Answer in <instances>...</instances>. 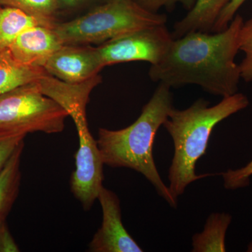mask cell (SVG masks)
Returning a JSON list of instances; mask_svg holds the SVG:
<instances>
[{
    "instance_id": "cell-1",
    "label": "cell",
    "mask_w": 252,
    "mask_h": 252,
    "mask_svg": "<svg viewBox=\"0 0 252 252\" xmlns=\"http://www.w3.org/2000/svg\"><path fill=\"white\" fill-rule=\"evenodd\" d=\"M243 23L236 14L224 31L191 32L173 39L161 61L151 66L149 77L170 88L195 84L222 97L237 94L241 76L235 59Z\"/></svg>"
},
{
    "instance_id": "cell-2",
    "label": "cell",
    "mask_w": 252,
    "mask_h": 252,
    "mask_svg": "<svg viewBox=\"0 0 252 252\" xmlns=\"http://www.w3.org/2000/svg\"><path fill=\"white\" fill-rule=\"evenodd\" d=\"M170 89L159 83L133 124L118 130L99 128L97 143L104 165L126 167L142 174L168 205L177 208V199L162 181L153 154L156 135L174 107Z\"/></svg>"
},
{
    "instance_id": "cell-3",
    "label": "cell",
    "mask_w": 252,
    "mask_h": 252,
    "mask_svg": "<svg viewBox=\"0 0 252 252\" xmlns=\"http://www.w3.org/2000/svg\"><path fill=\"white\" fill-rule=\"evenodd\" d=\"M249 104L248 96L238 92L223 97L212 107L208 101L200 98L188 108L171 109L162 126L173 142L168 187L175 198L183 195L187 187L195 181L217 175H197V162L205 155L215 127L227 118L246 109Z\"/></svg>"
},
{
    "instance_id": "cell-4",
    "label": "cell",
    "mask_w": 252,
    "mask_h": 252,
    "mask_svg": "<svg viewBox=\"0 0 252 252\" xmlns=\"http://www.w3.org/2000/svg\"><path fill=\"white\" fill-rule=\"evenodd\" d=\"M101 79L98 74L84 82L69 84L47 75L39 81L43 94L60 104L77 127L79 148L75 155V170L71 177V190L84 210H90L97 200L104 178V162L97 140L89 130L86 112L91 91Z\"/></svg>"
},
{
    "instance_id": "cell-5",
    "label": "cell",
    "mask_w": 252,
    "mask_h": 252,
    "mask_svg": "<svg viewBox=\"0 0 252 252\" xmlns=\"http://www.w3.org/2000/svg\"><path fill=\"white\" fill-rule=\"evenodd\" d=\"M166 15L152 13L135 0H107L67 22L55 24L63 45L103 44L132 32L166 24Z\"/></svg>"
},
{
    "instance_id": "cell-6",
    "label": "cell",
    "mask_w": 252,
    "mask_h": 252,
    "mask_svg": "<svg viewBox=\"0 0 252 252\" xmlns=\"http://www.w3.org/2000/svg\"><path fill=\"white\" fill-rule=\"evenodd\" d=\"M67 117L60 104L43 94L38 81L0 94V133H59Z\"/></svg>"
},
{
    "instance_id": "cell-7",
    "label": "cell",
    "mask_w": 252,
    "mask_h": 252,
    "mask_svg": "<svg viewBox=\"0 0 252 252\" xmlns=\"http://www.w3.org/2000/svg\"><path fill=\"white\" fill-rule=\"evenodd\" d=\"M165 25L132 32L106 41L97 47L104 67L119 63L161 61L173 41Z\"/></svg>"
},
{
    "instance_id": "cell-8",
    "label": "cell",
    "mask_w": 252,
    "mask_h": 252,
    "mask_svg": "<svg viewBox=\"0 0 252 252\" xmlns=\"http://www.w3.org/2000/svg\"><path fill=\"white\" fill-rule=\"evenodd\" d=\"M97 200L102 210V223L89 244L91 252H142L143 250L123 224L120 200L102 186Z\"/></svg>"
},
{
    "instance_id": "cell-9",
    "label": "cell",
    "mask_w": 252,
    "mask_h": 252,
    "mask_svg": "<svg viewBox=\"0 0 252 252\" xmlns=\"http://www.w3.org/2000/svg\"><path fill=\"white\" fill-rule=\"evenodd\" d=\"M104 67L97 48L63 45L48 60V74L69 84H77L98 75Z\"/></svg>"
},
{
    "instance_id": "cell-10",
    "label": "cell",
    "mask_w": 252,
    "mask_h": 252,
    "mask_svg": "<svg viewBox=\"0 0 252 252\" xmlns=\"http://www.w3.org/2000/svg\"><path fill=\"white\" fill-rule=\"evenodd\" d=\"M62 46L54 28L37 25L23 32L7 49L18 63L44 68L48 60Z\"/></svg>"
},
{
    "instance_id": "cell-11",
    "label": "cell",
    "mask_w": 252,
    "mask_h": 252,
    "mask_svg": "<svg viewBox=\"0 0 252 252\" xmlns=\"http://www.w3.org/2000/svg\"><path fill=\"white\" fill-rule=\"evenodd\" d=\"M230 0H196L195 5L181 21L174 25L172 32L174 39L191 32H211L222 10Z\"/></svg>"
},
{
    "instance_id": "cell-12",
    "label": "cell",
    "mask_w": 252,
    "mask_h": 252,
    "mask_svg": "<svg viewBox=\"0 0 252 252\" xmlns=\"http://www.w3.org/2000/svg\"><path fill=\"white\" fill-rule=\"evenodd\" d=\"M46 74L44 68L25 65L16 61L7 49L0 50V94L38 81Z\"/></svg>"
},
{
    "instance_id": "cell-13",
    "label": "cell",
    "mask_w": 252,
    "mask_h": 252,
    "mask_svg": "<svg viewBox=\"0 0 252 252\" xmlns=\"http://www.w3.org/2000/svg\"><path fill=\"white\" fill-rule=\"evenodd\" d=\"M24 148L22 142L0 172V226L6 223V219L19 192L21 181V160Z\"/></svg>"
},
{
    "instance_id": "cell-14",
    "label": "cell",
    "mask_w": 252,
    "mask_h": 252,
    "mask_svg": "<svg viewBox=\"0 0 252 252\" xmlns=\"http://www.w3.org/2000/svg\"><path fill=\"white\" fill-rule=\"evenodd\" d=\"M230 214L212 213L208 217L203 231L192 238V252H226L225 235L232 222Z\"/></svg>"
},
{
    "instance_id": "cell-15",
    "label": "cell",
    "mask_w": 252,
    "mask_h": 252,
    "mask_svg": "<svg viewBox=\"0 0 252 252\" xmlns=\"http://www.w3.org/2000/svg\"><path fill=\"white\" fill-rule=\"evenodd\" d=\"M43 25L37 18L11 6L0 7V50L6 49L23 32ZM44 26V25H43Z\"/></svg>"
},
{
    "instance_id": "cell-16",
    "label": "cell",
    "mask_w": 252,
    "mask_h": 252,
    "mask_svg": "<svg viewBox=\"0 0 252 252\" xmlns=\"http://www.w3.org/2000/svg\"><path fill=\"white\" fill-rule=\"evenodd\" d=\"M2 6L17 8L37 18L43 25L54 28L58 10L56 0H0Z\"/></svg>"
},
{
    "instance_id": "cell-17",
    "label": "cell",
    "mask_w": 252,
    "mask_h": 252,
    "mask_svg": "<svg viewBox=\"0 0 252 252\" xmlns=\"http://www.w3.org/2000/svg\"><path fill=\"white\" fill-rule=\"evenodd\" d=\"M239 49L245 58L239 64L240 76L245 82L252 81V18L244 22L239 34Z\"/></svg>"
},
{
    "instance_id": "cell-18",
    "label": "cell",
    "mask_w": 252,
    "mask_h": 252,
    "mask_svg": "<svg viewBox=\"0 0 252 252\" xmlns=\"http://www.w3.org/2000/svg\"><path fill=\"white\" fill-rule=\"evenodd\" d=\"M223 179V187L227 190H238L249 187L252 176V160L240 168L229 169L219 173Z\"/></svg>"
},
{
    "instance_id": "cell-19",
    "label": "cell",
    "mask_w": 252,
    "mask_h": 252,
    "mask_svg": "<svg viewBox=\"0 0 252 252\" xmlns=\"http://www.w3.org/2000/svg\"><path fill=\"white\" fill-rule=\"evenodd\" d=\"M26 137L25 135L0 133V172Z\"/></svg>"
},
{
    "instance_id": "cell-20",
    "label": "cell",
    "mask_w": 252,
    "mask_h": 252,
    "mask_svg": "<svg viewBox=\"0 0 252 252\" xmlns=\"http://www.w3.org/2000/svg\"><path fill=\"white\" fill-rule=\"evenodd\" d=\"M141 7L149 12L158 13L162 7L170 11L175 8L177 3H181L184 8L190 11L193 7L196 0H135Z\"/></svg>"
},
{
    "instance_id": "cell-21",
    "label": "cell",
    "mask_w": 252,
    "mask_h": 252,
    "mask_svg": "<svg viewBox=\"0 0 252 252\" xmlns=\"http://www.w3.org/2000/svg\"><path fill=\"white\" fill-rule=\"evenodd\" d=\"M245 1L246 0H230L228 4L222 10L220 16L217 18L211 32H219L226 29L237 14V11Z\"/></svg>"
},
{
    "instance_id": "cell-22",
    "label": "cell",
    "mask_w": 252,
    "mask_h": 252,
    "mask_svg": "<svg viewBox=\"0 0 252 252\" xmlns=\"http://www.w3.org/2000/svg\"><path fill=\"white\" fill-rule=\"evenodd\" d=\"M19 252L6 223L0 226V252Z\"/></svg>"
},
{
    "instance_id": "cell-23",
    "label": "cell",
    "mask_w": 252,
    "mask_h": 252,
    "mask_svg": "<svg viewBox=\"0 0 252 252\" xmlns=\"http://www.w3.org/2000/svg\"><path fill=\"white\" fill-rule=\"evenodd\" d=\"M84 0H56L57 2L58 9L59 8H71L77 6Z\"/></svg>"
},
{
    "instance_id": "cell-24",
    "label": "cell",
    "mask_w": 252,
    "mask_h": 252,
    "mask_svg": "<svg viewBox=\"0 0 252 252\" xmlns=\"http://www.w3.org/2000/svg\"><path fill=\"white\" fill-rule=\"evenodd\" d=\"M247 252H252V240L249 243L248 248H247Z\"/></svg>"
},
{
    "instance_id": "cell-25",
    "label": "cell",
    "mask_w": 252,
    "mask_h": 252,
    "mask_svg": "<svg viewBox=\"0 0 252 252\" xmlns=\"http://www.w3.org/2000/svg\"><path fill=\"white\" fill-rule=\"evenodd\" d=\"M0 7H1V5H0Z\"/></svg>"
}]
</instances>
